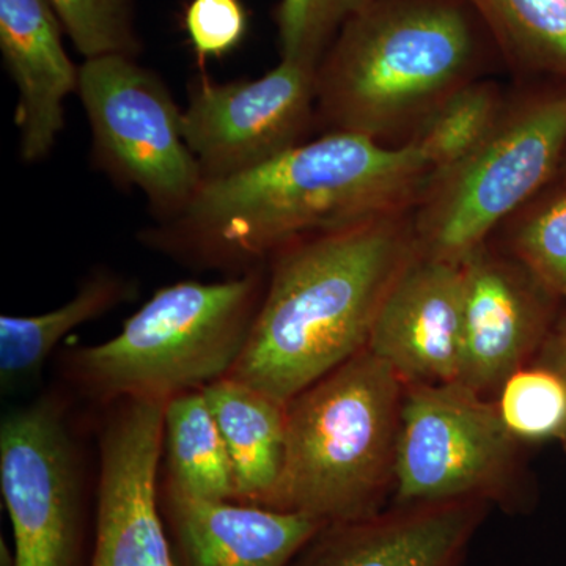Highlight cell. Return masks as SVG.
<instances>
[{
	"mask_svg": "<svg viewBox=\"0 0 566 566\" xmlns=\"http://www.w3.org/2000/svg\"><path fill=\"white\" fill-rule=\"evenodd\" d=\"M186 35L200 62L222 59L240 46L249 29L241 0H191L182 17Z\"/></svg>",
	"mask_w": 566,
	"mask_h": 566,
	"instance_id": "cell-26",
	"label": "cell"
},
{
	"mask_svg": "<svg viewBox=\"0 0 566 566\" xmlns=\"http://www.w3.org/2000/svg\"><path fill=\"white\" fill-rule=\"evenodd\" d=\"M403 385L365 348L290 400L281 479L263 506L324 524L381 512L395 480Z\"/></svg>",
	"mask_w": 566,
	"mask_h": 566,
	"instance_id": "cell-4",
	"label": "cell"
},
{
	"mask_svg": "<svg viewBox=\"0 0 566 566\" xmlns=\"http://www.w3.org/2000/svg\"><path fill=\"white\" fill-rule=\"evenodd\" d=\"M416 253L411 210L283 245L266 262L262 303L230 378L289 403L367 348Z\"/></svg>",
	"mask_w": 566,
	"mask_h": 566,
	"instance_id": "cell-2",
	"label": "cell"
},
{
	"mask_svg": "<svg viewBox=\"0 0 566 566\" xmlns=\"http://www.w3.org/2000/svg\"><path fill=\"white\" fill-rule=\"evenodd\" d=\"M463 304V266L417 252L387 292L367 349L405 382H457Z\"/></svg>",
	"mask_w": 566,
	"mask_h": 566,
	"instance_id": "cell-13",
	"label": "cell"
},
{
	"mask_svg": "<svg viewBox=\"0 0 566 566\" xmlns=\"http://www.w3.org/2000/svg\"><path fill=\"white\" fill-rule=\"evenodd\" d=\"M166 403L106 406L88 566H177L159 505Z\"/></svg>",
	"mask_w": 566,
	"mask_h": 566,
	"instance_id": "cell-11",
	"label": "cell"
},
{
	"mask_svg": "<svg viewBox=\"0 0 566 566\" xmlns=\"http://www.w3.org/2000/svg\"><path fill=\"white\" fill-rule=\"evenodd\" d=\"M506 253L566 304V185L543 192L501 227Z\"/></svg>",
	"mask_w": 566,
	"mask_h": 566,
	"instance_id": "cell-22",
	"label": "cell"
},
{
	"mask_svg": "<svg viewBox=\"0 0 566 566\" xmlns=\"http://www.w3.org/2000/svg\"><path fill=\"white\" fill-rule=\"evenodd\" d=\"M431 174L415 145L324 133L203 182L180 214L145 230L142 241L192 270L243 274L300 238L412 210Z\"/></svg>",
	"mask_w": 566,
	"mask_h": 566,
	"instance_id": "cell-1",
	"label": "cell"
},
{
	"mask_svg": "<svg viewBox=\"0 0 566 566\" xmlns=\"http://www.w3.org/2000/svg\"><path fill=\"white\" fill-rule=\"evenodd\" d=\"M497 409L517 441L566 442V379L549 364L510 375Z\"/></svg>",
	"mask_w": 566,
	"mask_h": 566,
	"instance_id": "cell-23",
	"label": "cell"
},
{
	"mask_svg": "<svg viewBox=\"0 0 566 566\" xmlns=\"http://www.w3.org/2000/svg\"><path fill=\"white\" fill-rule=\"evenodd\" d=\"M77 93L96 166L144 193L159 222L180 214L203 177L182 136V111L161 77L128 55H103L82 63Z\"/></svg>",
	"mask_w": 566,
	"mask_h": 566,
	"instance_id": "cell-7",
	"label": "cell"
},
{
	"mask_svg": "<svg viewBox=\"0 0 566 566\" xmlns=\"http://www.w3.org/2000/svg\"><path fill=\"white\" fill-rule=\"evenodd\" d=\"M237 479V501L263 506L281 479L286 444V403L226 378L205 387Z\"/></svg>",
	"mask_w": 566,
	"mask_h": 566,
	"instance_id": "cell-17",
	"label": "cell"
},
{
	"mask_svg": "<svg viewBox=\"0 0 566 566\" xmlns=\"http://www.w3.org/2000/svg\"><path fill=\"white\" fill-rule=\"evenodd\" d=\"M136 286L114 271L96 270L61 307L31 316L0 318V381L3 389L31 381L63 338L132 300Z\"/></svg>",
	"mask_w": 566,
	"mask_h": 566,
	"instance_id": "cell-18",
	"label": "cell"
},
{
	"mask_svg": "<svg viewBox=\"0 0 566 566\" xmlns=\"http://www.w3.org/2000/svg\"><path fill=\"white\" fill-rule=\"evenodd\" d=\"M163 453L164 486L189 497L237 501L232 460L203 389L167 400Z\"/></svg>",
	"mask_w": 566,
	"mask_h": 566,
	"instance_id": "cell-19",
	"label": "cell"
},
{
	"mask_svg": "<svg viewBox=\"0 0 566 566\" xmlns=\"http://www.w3.org/2000/svg\"><path fill=\"white\" fill-rule=\"evenodd\" d=\"M558 178H560V180L564 181L566 185V153H565L564 163H562L560 174H558Z\"/></svg>",
	"mask_w": 566,
	"mask_h": 566,
	"instance_id": "cell-28",
	"label": "cell"
},
{
	"mask_svg": "<svg viewBox=\"0 0 566 566\" xmlns=\"http://www.w3.org/2000/svg\"><path fill=\"white\" fill-rule=\"evenodd\" d=\"M0 490L14 566H88V513L81 455L57 397L9 412L0 424Z\"/></svg>",
	"mask_w": 566,
	"mask_h": 566,
	"instance_id": "cell-8",
	"label": "cell"
},
{
	"mask_svg": "<svg viewBox=\"0 0 566 566\" xmlns=\"http://www.w3.org/2000/svg\"><path fill=\"white\" fill-rule=\"evenodd\" d=\"M375 0H282L277 9L282 61L318 66L349 18Z\"/></svg>",
	"mask_w": 566,
	"mask_h": 566,
	"instance_id": "cell-25",
	"label": "cell"
},
{
	"mask_svg": "<svg viewBox=\"0 0 566 566\" xmlns=\"http://www.w3.org/2000/svg\"><path fill=\"white\" fill-rule=\"evenodd\" d=\"M494 57L465 0H375L342 25L316 66L315 120L324 133L403 145Z\"/></svg>",
	"mask_w": 566,
	"mask_h": 566,
	"instance_id": "cell-3",
	"label": "cell"
},
{
	"mask_svg": "<svg viewBox=\"0 0 566 566\" xmlns=\"http://www.w3.org/2000/svg\"><path fill=\"white\" fill-rule=\"evenodd\" d=\"M566 153V82L521 85L479 147L431 174L411 210L417 252L463 263L557 180Z\"/></svg>",
	"mask_w": 566,
	"mask_h": 566,
	"instance_id": "cell-6",
	"label": "cell"
},
{
	"mask_svg": "<svg viewBox=\"0 0 566 566\" xmlns=\"http://www.w3.org/2000/svg\"><path fill=\"white\" fill-rule=\"evenodd\" d=\"M63 31L80 54L137 57L140 40L134 18V0H50Z\"/></svg>",
	"mask_w": 566,
	"mask_h": 566,
	"instance_id": "cell-24",
	"label": "cell"
},
{
	"mask_svg": "<svg viewBox=\"0 0 566 566\" xmlns=\"http://www.w3.org/2000/svg\"><path fill=\"white\" fill-rule=\"evenodd\" d=\"M506 98L509 92L497 82L485 77L469 82L439 104L406 144L423 153L433 174L444 170L493 132Z\"/></svg>",
	"mask_w": 566,
	"mask_h": 566,
	"instance_id": "cell-21",
	"label": "cell"
},
{
	"mask_svg": "<svg viewBox=\"0 0 566 566\" xmlns=\"http://www.w3.org/2000/svg\"><path fill=\"white\" fill-rule=\"evenodd\" d=\"M547 349H549V359L546 360V364L560 371L566 379V311L556 333L551 337L549 348Z\"/></svg>",
	"mask_w": 566,
	"mask_h": 566,
	"instance_id": "cell-27",
	"label": "cell"
},
{
	"mask_svg": "<svg viewBox=\"0 0 566 566\" xmlns=\"http://www.w3.org/2000/svg\"><path fill=\"white\" fill-rule=\"evenodd\" d=\"M461 266L463 342L457 382L482 394L523 368L545 340L558 300L515 256L488 243Z\"/></svg>",
	"mask_w": 566,
	"mask_h": 566,
	"instance_id": "cell-12",
	"label": "cell"
},
{
	"mask_svg": "<svg viewBox=\"0 0 566 566\" xmlns=\"http://www.w3.org/2000/svg\"><path fill=\"white\" fill-rule=\"evenodd\" d=\"M266 266L221 282L164 286L103 344L62 357L66 381L99 406L167 401L229 376L251 334Z\"/></svg>",
	"mask_w": 566,
	"mask_h": 566,
	"instance_id": "cell-5",
	"label": "cell"
},
{
	"mask_svg": "<svg viewBox=\"0 0 566 566\" xmlns=\"http://www.w3.org/2000/svg\"><path fill=\"white\" fill-rule=\"evenodd\" d=\"M62 32L50 0H0V52L18 92L14 125L28 164L50 155L65 126L63 104L80 87Z\"/></svg>",
	"mask_w": 566,
	"mask_h": 566,
	"instance_id": "cell-16",
	"label": "cell"
},
{
	"mask_svg": "<svg viewBox=\"0 0 566 566\" xmlns=\"http://www.w3.org/2000/svg\"><path fill=\"white\" fill-rule=\"evenodd\" d=\"M513 74L566 82V0H465Z\"/></svg>",
	"mask_w": 566,
	"mask_h": 566,
	"instance_id": "cell-20",
	"label": "cell"
},
{
	"mask_svg": "<svg viewBox=\"0 0 566 566\" xmlns=\"http://www.w3.org/2000/svg\"><path fill=\"white\" fill-rule=\"evenodd\" d=\"M485 516L480 499L398 504L326 524L290 566H461Z\"/></svg>",
	"mask_w": 566,
	"mask_h": 566,
	"instance_id": "cell-14",
	"label": "cell"
},
{
	"mask_svg": "<svg viewBox=\"0 0 566 566\" xmlns=\"http://www.w3.org/2000/svg\"><path fill=\"white\" fill-rule=\"evenodd\" d=\"M517 439L497 406L460 382L412 385L401 405L395 457L400 504L504 499Z\"/></svg>",
	"mask_w": 566,
	"mask_h": 566,
	"instance_id": "cell-9",
	"label": "cell"
},
{
	"mask_svg": "<svg viewBox=\"0 0 566 566\" xmlns=\"http://www.w3.org/2000/svg\"><path fill=\"white\" fill-rule=\"evenodd\" d=\"M177 566H290L326 524L297 513L159 490Z\"/></svg>",
	"mask_w": 566,
	"mask_h": 566,
	"instance_id": "cell-15",
	"label": "cell"
},
{
	"mask_svg": "<svg viewBox=\"0 0 566 566\" xmlns=\"http://www.w3.org/2000/svg\"><path fill=\"white\" fill-rule=\"evenodd\" d=\"M316 69L281 61L255 81L202 77L182 111V136L203 182L223 180L303 144L315 120Z\"/></svg>",
	"mask_w": 566,
	"mask_h": 566,
	"instance_id": "cell-10",
	"label": "cell"
}]
</instances>
